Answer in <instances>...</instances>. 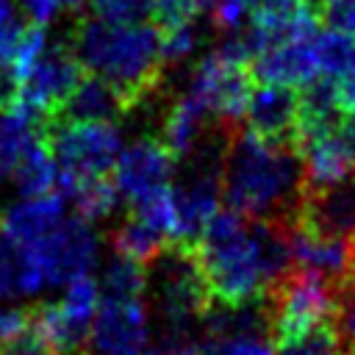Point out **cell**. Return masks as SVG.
<instances>
[{
	"mask_svg": "<svg viewBox=\"0 0 355 355\" xmlns=\"http://www.w3.org/2000/svg\"><path fill=\"white\" fill-rule=\"evenodd\" d=\"M36 255L44 269V283L67 286L78 275H89L97 261V233L92 222L78 214L64 216L36 247Z\"/></svg>",
	"mask_w": 355,
	"mask_h": 355,
	"instance_id": "8",
	"label": "cell"
},
{
	"mask_svg": "<svg viewBox=\"0 0 355 355\" xmlns=\"http://www.w3.org/2000/svg\"><path fill=\"white\" fill-rule=\"evenodd\" d=\"M294 147L302 164L305 191L330 189L355 178V147L347 141L338 125L305 133L294 141Z\"/></svg>",
	"mask_w": 355,
	"mask_h": 355,
	"instance_id": "10",
	"label": "cell"
},
{
	"mask_svg": "<svg viewBox=\"0 0 355 355\" xmlns=\"http://www.w3.org/2000/svg\"><path fill=\"white\" fill-rule=\"evenodd\" d=\"M67 42L80 67L114 83L133 108L164 80L166 67L161 58V33L150 22L111 25L97 17H83L75 22Z\"/></svg>",
	"mask_w": 355,
	"mask_h": 355,
	"instance_id": "3",
	"label": "cell"
},
{
	"mask_svg": "<svg viewBox=\"0 0 355 355\" xmlns=\"http://www.w3.org/2000/svg\"><path fill=\"white\" fill-rule=\"evenodd\" d=\"M244 128L258 133L266 141L294 144L297 139V89L261 83L252 86L247 108H244Z\"/></svg>",
	"mask_w": 355,
	"mask_h": 355,
	"instance_id": "14",
	"label": "cell"
},
{
	"mask_svg": "<svg viewBox=\"0 0 355 355\" xmlns=\"http://www.w3.org/2000/svg\"><path fill=\"white\" fill-rule=\"evenodd\" d=\"M130 216H136L139 222L150 225L153 230H158L166 241H175L178 233V211H175V194H172V183L139 197L130 202L128 208Z\"/></svg>",
	"mask_w": 355,
	"mask_h": 355,
	"instance_id": "28",
	"label": "cell"
},
{
	"mask_svg": "<svg viewBox=\"0 0 355 355\" xmlns=\"http://www.w3.org/2000/svg\"><path fill=\"white\" fill-rule=\"evenodd\" d=\"M58 194L72 202L75 214L86 222H100L114 214L119 202V189L114 172L92 178H64L58 172Z\"/></svg>",
	"mask_w": 355,
	"mask_h": 355,
	"instance_id": "20",
	"label": "cell"
},
{
	"mask_svg": "<svg viewBox=\"0 0 355 355\" xmlns=\"http://www.w3.org/2000/svg\"><path fill=\"white\" fill-rule=\"evenodd\" d=\"M291 222L324 236H355V178L330 189L305 191Z\"/></svg>",
	"mask_w": 355,
	"mask_h": 355,
	"instance_id": "15",
	"label": "cell"
},
{
	"mask_svg": "<svg viewBox=\"0 0 355 355\" xmlns=\"http://www.w3.org/2000/svg\"><path fill=\"white\" fill-rule=\"evenodd\" d=\"M216 128H219V125L208 116V111H205L197 100H191V97L183 92V94H178V97L169 103V108H166V114H164L161 141L166 144V150H169L178 161H183V158L191 155ZM227 128H230V125H227Z\"/></svg>",
	"mask_w": 355,
	"mask_h": 355,
	"instance_id": "18",
	"label": "cell"
},
{
	"mask_svg": "<svg viewBox=\"0 0 355 355\" xmlns=\"http://www.w3.org/2000/svg\"><path fill=\"white\" fill-rule=\"evenodd\" d=\"M194 258L205 277L211 302L222 305L263 300L294 266L288 225L250 219L233 208H219L205 222L194 241Z\"/></svg>",
	"mask_w": 355,
	"mask_h": 355,
	"instance_id": "1",
	"label": "cell"
},
{
	"mask_svg": "<svg viewBox=\"0 0 355 355\" xmlns=\"http://www.w3.org/2000/svg\"><path fill=\"white\" fill-rule=\"evenodd\" d=\"M47 128L33 125L28 116H22L14 108H0V183L11 178L14 166L19 164L28 144L44 133Z\"/></svg>",
	"mask_w": 355,
	"mask_h": 355,
	"instance_id": "24",
	"label": "cell"
},
{
	"mask_svg": "<svg viewBox=\"0 0 355 355\" xmlns=\"http://www.w3.org/2000/svg\"><path fill=\"white\" fill-rule=\"evenodd\" d=\"M313 36V33H311ZM311 36L286 39L277 44H269L266 50L255 53L250 61V72L261 83L288 86V89H305L319 78V67L313 58Z\"/></svg>",
	"mask_w": 355,
	"mask_h": 355,
	"instance_id": "13",
	"label": "cell"
},
{
	"mask_svg": "<svg viewBox=\"0 0 355 355\" xmlns=\"http://www.w3.org/2000/svg\"><path fill=\"white\" fill-rule=\"evenodd\" d=\"M311 47L319 67V78H327L333 83H347L355 78V33L316 28L311 36Z\"/></svg>",
	"mask_w": 355,
	"mask_h": 355,
	"instance_id": "22",
	"label": "cell"
},
{
	"mask_svg": "<svg viewBox=\"0 0 355 355\" xmlns=\"http://www.w3.org/2000/svg\"><path fill=\"white\" fill-rule=\"evenodd\" d=\"M17 19H22V11L17 8V3L14 0H0V33L8 25H14Z\"/></svg>",
	"mask_w": 355,
	"mask_h": 355,
	"instance_id": "36",
	"label": "cell"
},
{
	"mask_svg": "<svg viewBox=\"0 0 355 355\" xmlns=\"http://www.w3.org/2000/svg\"><path fill=\"white\" fill-rule=\"evenodd\" d=\"M100 291H103L105 300H136V297H144V291H147V266L133 261V258H125V255L114 252V258L103 269Z\"/></svg>",
	"mask_w": 355,
	"mask_h": 355,
	"instance_id": "27",
	"label": "cell"
},
{
	"mask_svg": "<svg viewBox=\"0 0 355 355\" xmlns=\"http://www.w3.org/2000/svg\"><path fill=\"white\" fill-rule=\"evenodd\" d=\"M11 178H14L19 197H42V194L58 191V161H55L44 133H39L28 144V150L22 153Z\"/></svg>",
	"mask_w": 355,
	"mask_h": 355,
	"instance_id": "21",
	"label": "cell"
},
{
	"mask_svg": "<svg viewBox=\"0 0 355 355\" xmlns=\"http://www.w3.org/2000/svg\"><path fill=\"white\" fill-rule=\"evenodd\" d=\"M44 288V269L33 247L0 233V300L33 297Z\"/></svg>",
	"mask_w": 355,
	"mask_h": 355,
	"instance_id": "19",
	"label": "cell"
},
{
	"mask_svg": "<svg viewBox=\"0 0 355 355\" xmlns=\"http://www.w3.org/2000/svg\"><path fill=\"white\" fill-rule=\"evenodd\" d=\"M108 241H111V250H114L116 255L133 258V261H139V263H144V266H150V263L164 252V247L169 244L158 230H153L150 225L139 222V219L130 216V214L111 230Z\"/></svg>",
	"mask_w": 355,
	"mask_h": 355,
	"instance_id": "23",
	"label": "cell"
},
{
	"mask_svg": "<svg viewBox=\"0 0 355 355\" xmlns=\"http://www.w3.org/2000/svg\"><path fill=\"white\" fill-rule=\"evenodd\" d=\"M336 324H338L344 341L355 349V275L341 288V308H338V322Z\"/></svg>",
	"mask_w": 355,
	"mask_h": 355,
	"instance_id": "35",
	"label": "cell"
},
{
	"mask_svg": "<svg viewBox=\"0 0 355 355\" xmlns=\"http://www.w3.org/2000/svg\"><path fill=\"white\" fill-rule=\"evenodd\" d=\"M0 355H55V349H53L33 327H28V330L19 333L17 338L0 344Z\"/></svg>",
	"mask_w": 355,
	"mask_h": 355,
	"instance_id": "34",
	"label": "cell"
},
{
	"mask_svg": "<svg viewBox=\"0 0 355 355\" xmlns=\"http://www.w3.org/2000/svg\"><path fill=\"white\" fill-rule=\"evenodd\" d=\"M147 286L153 288V308L164 322V341H189V330L200 324L211 305V294L194 247L166 244L164 252L147 266Z\"/></svg>",
	"mask_w": 355,
	"mask_h": 355,
	"instance_id": "4",
	"label": "cell"
},
{
	"mask_svg": "<svg viewBox=\"0 0 355 355\" xmlns=\"http://www.w3.org/2000/svg\"><path fill=\"white\" fill-rule=\"evenodd\" d=\"M64 319L69 322V327L86 341L89 336V324L100 308V283L89 275H78L64 286V297L58 302Z\"/></svg>",
	"mask_w": 355,
	"mask_h": 355,
	"instance_id": "25",
	"label": "cell"
},
{
	"mask_svg": "<svg viewBox=\"0 0 355 355\" xmlns=\"http://www.w3.org/2000/svg\"><path fill=\"white\" fill-rule=\"evenodd\" d=\"M338 130L347 136V141L355 147V108L352 111H344L341 114V122H338Z\"/></svg>",
	"mask_w": 355,
	"mask_h": 355,
	"instance_id": "37",
	"label": "cell"
},
{
	"mask_svg": "<svg viewBox=\"0 0 355 355\" xmlns=\"http://www.w3.org/2000/svg\"><path fill=\"white\" fill-rule=\"evenodd\" d=\"M44 139L58 161L64 178H92L114 172L122 150L116 122H75L55 119L47 125Z\"/></svg>",
	"mask_w": 355,
	"mask_h": 355,
	"instance_id": "7",
	"label": "cell"
},
{
	"mask_svg": "<svg viewBox=\"0 0 355 355\" xmlns=\"http://www.w3.org/2000/svg\"><path fill=\"white\" fill-rule=\"evenodd\" d=\"M272 338L283 341L319 324L338 322L341 291L313 269L291 266L263 297Z\"/></svg>",
	"mask_w": 355,
	"mask_h": 355,
	"instance_id": "6",
	"label": "cell"
},
{
	"mask_svg": "<svg viewBox=\"0 0 355 355\" xmlns=\"http://www.w3.org/2000/svg\"><path fill=\"white\" fill-rule=\"evenodd\" d=\"M58 355H89L86 349H72V352H58Z\"/></svg>",
	"mask_w": 355,
	"mask_h": 355,
	"instance_id": "39",
	"label": "cell"
},
{
	"mask_svg": "<svg viewBox=\"0 0 355 355\" xmlns=\"http://www.w3.org/2000/svg\"><path fill=\"white\" fill-rule=\"evenodd\" d=\"M128 111H133V105L128 103V97L108 83L100 75L83 72V78L78 80V86L72 89V94L64 100L58 119H75V122H116L122 119Z\"/></svg>",
	"mask_w": 355,
	"mask_h": 355,
	"instance_id": "16",
	"label": "cell"
},
{
	"mask_svg": "<svg viewBox=\"0 0 355 355\" xmlns=\"http://www.w3.org/2000/svg\"><path fill=\"white\" fill-rule=\"evenodd\" d=\"M64 197L58 191L42 197H22L0 214V233L11 236L19 244L36 247L61 219H64Z\"/></svg>",
	"mask_w": 355,
	"mask_h": 355,
	"instance_id": "17",
	"label": "cell"
},
{
	"mask_svg": "<svg viewBox=\"0 0 355 355\" xmlns=\"http://www.w3.org/2000/svg\"><path fill=\"white\" fill-rule=\"evenodd\" d=\"M202 355H275V341L263 333L205 336Z\"/></svg>",
	"mask_w": 355,
	"mask_h": 355,
	"instance_id": "29",
	"label": "cell"
},
{
	"mask_svg": "<svg viewBox=\"0 0 355 355\" xmlns=\"http://www.w3.org/2000/svg\"><path fill=\"white\" fill-rule=\"evenodd\" d=\"M313 11L327 28L355 33V0H313Z\"/></svg>",
	"mask_w": 355,
	"mask_h": 355,
	"instance_id": "32",
	"label": "cell"
},
{
	"mask_svg": "<svg viewBox=\"0 0 355 355\" xmlns=\"http://www.w3.org/2000/svg\"><path fill=\"white\" fill-rule=\"evenodd\" d=\"M288 247H291L294 266L319 272L338 291L355 275V236H324L291 222Z\"/></svg>",
	"mask_w": 355,
	"mask_h": 355,
	"instance_id": "12",
	"label": "cell"
},
{
	"mask_svg": "<svg viewBox=\"0 0 355 355\" xmlns=\"http://www.w3.org/2000/svg\"><path fill=\"white\" fill-rule=\"evenodd\" d=\"M92 17L111 25H139L150 19V0H86Z\"/></svg>",
	"mask_w": 355,
	"mask_h": 355,
	"instance_id": "31",
	"label": "cell"
},
{
	"mask_svg": "<svg viewBox=\"0 0 355 355\" xmlns=\"http://www.w3.org/2000/svg\"><path fill=\"white\" fill-rule=\"evenodd\" d=\"M178 158L166 150L161 139H139L119 150L114 164V180L119 194L133 202L166 183H172Z\"/></svg>",
	"mask_w": 355,
	"mask_h": 355,
	"instance_id": "11",
	"label": "cell"
},
{
	"mask_svg": "<svg viewBox=\"0 0 355 355\" xmlns=\"http://www.w3.org/2000/svg\"><path fill=\"white\" fill-rule=\"evenodd\" d=\"M252 80L250 53L241 39L233 36L197 61L186 94L197 100L216 125H241Z\"/></svg>",
	"mask_w": 355,
	"mask_h": 355,
	"instance_id": "5",
	"label": "cell"
},
{
	"mask_svg": "<svg viewBox=\"0 0 355 355\" xmlns=\"http://www.w3.org/2000/svg\"><path fill=\"white\" fill-rule=\"evenodd\" d=\"M136 355H172V349H169V344L164 341L161 347H153V349H139Z\"/></svg>",
	"mask_w": 355,
	"mask_h": 355,
	"instance_id": "38",
	"label": "cell"
},
{
	"mask_svg": "<svg viewBox=\"0 0 355 355\" xmlns=\"http://www.w3.org/2000/svg\"><path fill=\"white\" fill-rule=\"evenodd\" d=\"M305 197L302 164L294 144L266 141L233 125L222 150V200L250 219L288 225Z\"/></svg>",
	"mask_w": 355,
	"mask_h": 355,
	"instance_id": "2",
	"label": "cell"
},
{
	"mask_svg": "<svg viewBox=\"0 0 355 355\" xmlns=\"http://www.w3.org/2000/svg\"><path fill=\"white\" fill-rule=\"evenodd\" d=\"M275 355H355V349L344 341L336 322L311 327L291 338L275 341Z\"/></svg>",
	"mask_w": 355,
	"mask_h": 355,
	"instance_id": "26",
	"label": "cell"
},
{
	"mask_svg": "<svg viewBox=\"0 0 355 355\" xmlns=\"http://www.w3.org/2000/svg\"><path fill=\"white\" fill-rule=\"evenodd\" d=\"M214 0H150V17L161 33L194 22L202 11H211Z\"/></svg>",
	"mask_w": 355,
	"mask_h": 355,
	"instance_id": "30",
	"label": "cell"
},
{
	"mask_svg": "<svg viewBox=\"0 0 355 355\" xmlns=\"http://www.w3.org/2000/svg\"><path fill=\"white\" fill-rule=\"evenodd\" d=\"M250 0H214L211 3V22L222 33H236L247 17Z\"/></svg>",
	"mask_w": 355,
	"mask_h": 355,
	"instance_id": "33",
	"label": "cell"
},
{
	"mask_svg": "<svg viewBox=\"0 0 355 355\" xmlns=\"http://www.w3.org/2000/svg\"><path fill=\"white\" fill-rule=\"evenodd\" d=\"M150 336V313L141 297L136 300H103L97 308L89 336V355H136L144 349Z\"/></svg>",
	"mask_w": 355,
	"mask_h": 355,
	"instance_id": "9",
	"label": "cell"
}]
</instances>
